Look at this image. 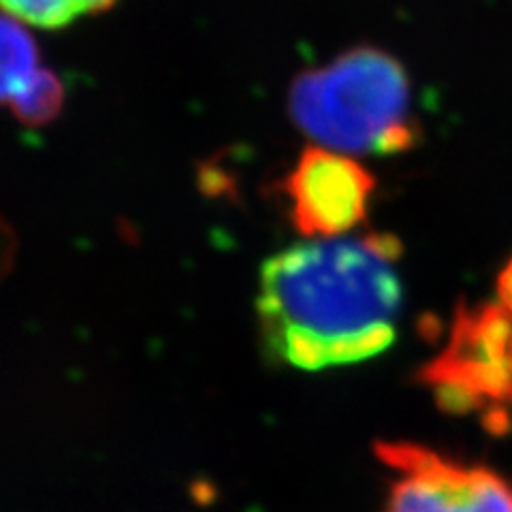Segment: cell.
<instances>
[{
  "instance_id": "obj_9",
  "label": "cell",
  "mask_w": 512,
  "mask_h": 512,
  "mask_svg": "<svg viewBox=\"0 0 512 512\" xmlns=\"http://www.w3.org/2000/svg\"><path fill=\"white\" fill-rule=\"evenodd\" d=\"M495 291H498L500 303H504L508 310H512V256L500 269L498 280H495Z\"/></svg>"
},
{
  "instance_id": "obj_2",
  "label": "cell",
  "mask_w": 512,
  "mask_h": 512,
  "mask_svg": "<svg viewBox=\"0 0 512 512\" xmlns=\"http://www.w3.org/2000/svg\"><path fill=\"white\" fill-rule=\"evenodd\" d=\"M288 111L303 135L335 152L404 154L423 137L404 64L374 45L299 73Z\"/></svg>"
},
{
  "instance_id": "obj_5",
  "label": "cell",
  "mask_w": 512,
  "mask_h": 512,
  "mask_svg": "<svg viewBox=\"0 0 512 512\" xmlns=\"http://www.w3.org/2000/svg\"><path fill=\"white\" fill-rule=\"evenodd\" d=\"M280 192L293 227L303 237L333 239L365 222L376 178L355 158L314 146L301 152Z\"/></svg>"
},
{
  "instance_id": "obj_8",
  "label": "cell",
  "mask_w": 512,
  "mask_h": 512,
  "mask_svg": "<svg viewBox=\"0 0 512 512\" xmlns=\"http://www.w3.org/2000/svg\"><path fill=\"white\" fill-rule=\"evenodd\" d=\"M64 96L67 94H64L60 77L54 71L41 67L24 92L11 103V109L20 122L43 126L56 120L64 107Z\"/></svg>"
},
{
  "instance_id": "obj_1",
  "label": "cell",
  "mask_w": 512,
  "mask_h": 512,
  "mask_svg": "<svg viewBox=\"0 0 512 512\" xmlns=\"http://www.w3.org/2000/svg\"><path fill=\"white\" fill-rule=\"evenodd\" d=\"M402 246L391 235L310 239L263 263L256 318L271 359L318 372L367 361L397 335Z\"/></svg>"
},
{
  "instance_id": "obj_3",
  "label": "cell",
  "mask_w": 512,
  "mask_h": 512,
  "mask_svg": "<svg viewBox=\"0 0 512 512\" xmlns=\"http://www.w3.org/2000/svg\"><path fill=\"white\" fill-rule=\"evenodd\" d=\"M442 412L474 416L493 436L512 429V310L500 301L461 303L446 342L419 372Z\"/></svg>"
},
{
  "instance_id": "obj_10",
  "label": "cell",
  "mask_w": 512,
  "mask_h": 512,
  "mask_svg": "<svg viewBox=\"0 0 512 512\" xmlns=\"http://www.w3.org/2000/svg\"><path fill=\"white\" fill-rule=\"evenodd\" d=\"M11 233L5 227L3 222H0V276H3V271L7 269L9 261H11V252H13V242H11Z\"/></svg>"
},
{
  "instance_id": "obj_7",
  "label": "cell",
  "mask_w": 512,
  "mask_h": 512,
  "mask_svg": "<svg viewBox=\"0 0 512 512\" xmlns=\"http://www.w3.org/2000/svg\"><path fill=\"white\" fill-rule=\"evenodd\" d=\"M116 3L118 0H0V11L28 26L60 30L92 15H101Z\"/></svg>"
},
{
  "instance_id": "obj_6",
  "label": "cell",
  "mask_w": 512,
  "mask_h": 512,
  "mask_svg": "<svg viewBox=\"0 0 512 512\" xmlns=\"http://www.w3.org/2000/svg\"><path fill=\"white\" fill-rule=\"evenodd\" d=\"M41 69L39 45L24 22L0 11V105L18 99Z\"/></svg>"
},
{
  "instance_id": "obj_4",
  "label": "cell",
  "mask_w": 512,
  "mask_h": 512,
  "mask_svg": "<svg viewBox=\"0 0 512 512\" xmlns=\"http://www.w3.org/2000/svg\"><path fill=\"white\" fill-rule=\"evenodd\" d=\"M391 474L382 512H512V480L414 442H378Z\"/></svg>"
}]
</instances>
